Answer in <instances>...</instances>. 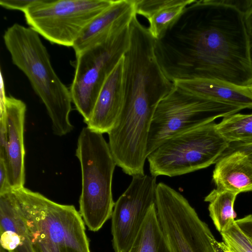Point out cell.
Segmentation results:
<instances>
[{
    "instance_id": "1",
    "label": "cell",
    "mask_w": 252,
    "mask_h": 252,
    "mask_svg": "<svg viewBox=\"0 0 252 252\" xmlns=\"http://www.w3.org/2000/svg\"><path fill=\"white\" fill-rule=\"evenodd\" d=\"M155 52L173 83L211 79L252 86L249 38L235 0H194L155 40Z\"/></svg>"
},
{
    "instance_id": "2",
    "label": "cell",
    "mask_w": 252,
    "mask_h": 252,
    "mask_svg": "<svg viewBox=\"0 0 252 252\" xmlns=\"http://www.w3.org/2000/svg\"><path fill=\"white\" fill-rule=\"evenodd\" d=\"M3 37L13 63L27 77L44 103L54 133L62 136L71 132L73 126L69 119L72 102L70 90L55 72L39 34L30 27L15 23L7 29Z\"/></svg>"
},
{
    "instance_id": "3",
    "label": "cell",
    "mask_w": 252,
    "mask_h": 252,
    "mask_svg": "<svg viewBox=\"0 0 252 252\" xmlns=\"http://www.w3.org/2000/svg\"><path fill=\"white\" fill-rule=\"evenodd\" d=\"M12 192L35 252H91L85 223L73 205L24 187Z\"/></svg>"
},
{
    "instance_id": "4",
    "label": "cell",
    "mask_w": 252,
    "mask_h": 252,
    "mask_svg": "<svg viewBox=\"0 0 252 252\" xmlns=\"http://www.w3.org/2000/svg\"><path fill=\"white\" fill-rule=\"evenodd\" d=\"M76 156L82 176L79 213L89 229L97 231L112 216L115 205L112 184L116 164L102 134L87 126L79 135Z\"/></svg>"
},
{
    "instance_id": "5",
    "label": "cell",
    "mask_w": 252,
    "mask_h": 252,
    "mask_svg": "<svg viewBox=\"0 0 252 252\" xmlns=\"http://www.w3.org/2000/svg\"><path fill=\"white\" fill-rule=\"evenodd\" d=\"M230 143L212 122L173 136L147 156L151 175L174 177L216 163Z\"/></svg>"
},
{
    "instance_id": "6",
    "label": "cell",
    "mask_w": 252,
    "mask_h": 252,
    "mask_svg": "<svg viewBox=\"0 0 252 252\" xmlns=\"http://www.w3.org/2000/svg\"><path fill=\"white\" fill-rule=\"evenodd\" d=\"M242 110L187 93L174 85L155 110L148 134L147 156L173 136Z\"/></svg>"
},
{
    "instance_id": "7",
    "label": "cell",
    "mask_w": 252,
    "mask_h": 252,
    "mask_svg": "<svg viewBox=\"0 0 252 252\" xmlns=\"http://www.w3.org/2000/svg\"><path fill=\"white\" fill-rule=\"evenodd\" d=\"M155 205L159 224L172 252H224L188 200L163 183L158 184Z\"/></svg>"
},
{
    "instance_id": "8",
    "label": "cell",
    "mask_w": 252,
    "mask_h": 252,
    "mask_svg": "<svg viewBox=\"0 0 252 252\" xmlns=\"http://www.w3.org/2000/svg\"><path fill=\"white\" fill-rule=\"evenodd\" d=\"M129 26L76 55L75 74L69 90L72 102L86 124L105 81L128 48Z\"/></svg>"
},
{
    "instance_id": "9",
    "label": "cell",
    "mask_w": 252,
    "mask_h": 252,
    "mask_svg": "<svg viewBox=\"0 0 252 252\" xmlns=\"http://www.w3.org/2000/svg\"><path fill=\"white\" fill-rule=\"evenodd\" d=\"M113 0H35L23 12L30 28L50 42L73 47L86 26Z\"/></svg>"
},
{
    "instance_id": "10",
    "label": "cell",
    "mask_w": 252,
    "mask_h": 252,
    "mask_svg": "<svg viewBox=\"0 0 252 252\" xmlns=\"http://www.w3.org/2000/svg\"><path fill=\"white\" fill-rule=\"evenodd\" d=\"M156 177L144 174L132 177L125 192L115 202L111 233L115 252L131 248L151 207L155 204Z\"/></svg>"
},
{
    "instance_id": "11",
    "label": "cell",
    "mask_w": 252,
    "mask_h": 252,
    "mask_svg": "<svg viewBox=\"0 0 252 252\" xmlns=\"http://www.w3.org/2000/svg\"><path fill=\"white\" fill-rule=\"evenodd\" d=\"M0 111L5 115L7 141L5 166L8 182L12 190L24 187L25 182L24 131L26 105L12 96L1 100Z\"/></svg>"
},
{
    "instance_id": "12",
    "label": "cell",
    "mask_w": 252,
    "mask_h": 252,
    "mask_svg": "<svg viewBox=\"0 0 252 252\" xmlns=\"http://www.w3.org/2000/svg\"><path fill=\"white\" fill-rule=\"evenodd\" d=\"M136 15L135 0H113L82 31L72 47L76 55L122 32Z\"/></svg>"
},
{
    "instance_id": "13",
    "label": "cell",
    "mask_w": 252,
    "mask_h": 252,
    "mask_svg": "<svg viewBox=\"0 0 252 252\" xmlns=\"http://www.w3.org/2000/svg\"><path fill=\"white\" fill-rule=\"evenodd\" d=\"M124 57L102 85L93 112L86 123L91 129L101 134L108 133L115 126L124 103Z\"/></svg>"
},
{
    "instance_id": "14",
    "label": "cell",
    "mask_w": 252,
    "mask_h": 252,
    "mask_svg": "<svg viewBox=\"0 0 252 252\" xmlns=\"http://www.w3.org/2000/svg\"><path fill=\"white\" fill-rule=\"evenodd\" d=\"M174 84L192 94L244 109L252 108V86L211 79L178 81Z\"/></svg>"
},
{
    "instance_id": "15",
    "label": "cell",
    "mask_w": 252,
    "mask_h": 252,
    "mask_svg": "<svg viewBox=\"0 0 252 252\" xmlns=\"http://www.w3.org/2000/svg\"><path fill=\"white\" fill-rule=\"evenodd\" d=\"M212 177L217 189L237 194L252 191V162L240 149L221 157L216 163Z\"/></svg>"
},
{
    "instance_id": "16",
    "label": "cell",
    "mask_w": 252,
    "mask_h": 252,
    "mask_svg": "<svg viewBox=\"0 0 252 252\" xmlns=\"http://www.w3.org/2000/svg\"><path fill=\"white\" fill-rule=\"evenodd\" d=\"M0 234L8 252H35L12 191L0 194Z\"/></svg>"
},
{
    "instance_id": "17",
    "label": "cell",
    "mask_w": 252,
    "mask_h": 252,
    "mask_svg": "<svg viewBox=\"0 0 252 252\" xmlns=\"http://www.w3.org/2000/svg\"><path fill=\"white\" fill-rule=\"evenodd\" d=\"M194 0H135L136 14L149 22L148 30L155 39L160 38Z\"/></svg>"
},
{
    "instance_id": "18",
    "label": "cell",
    "mask_w": 252,
    "mask_h": 252,
    "mask_svg": "<svg viewBox=\"0 0 252 252\" xmlns=\"http://www.w3.org/2000/svg\"><path fill=\"white\" fill-rule=\"evenodd\" d=\"M130 250L131 252H172L159 224L155 204L150 208Z\"/></svg>"
},
{
    "instance_id": "19",
    "label": "cell",
    "mask_w": 252,
    "mask_h": 252,
    "mask_svg": "<svg viewBox=\"0 0 252 252\" xmlns=\"http://www.w3.org/2000/svg\"><path fill=\"white\" fill-rule=\"evenodd\" d=\"M238 194L215 189L204 198L209 203V215L216 229L220 233L235 222L234 204Z\"/></svg>"
},
{
    "instance_id": "20",
    "label": "cell",
    "mask_w": 252,
    "mask_h": 252,
    "mask_svg": "<svg viewBox=\"0 0 252 252\" xmlns=\"http://www.w3.org/2000/svg\"><path fill=\"white\" fill-rule=\"evenodd\" d=\"M221 136L229 143L252 144V113H235L222 118L216 124Z\"/></svg>"
},
{
    "instance_id": "21",
    "label": "cell",
    "mask_w": 252,
    "mask_h": 252,
    "mask_svg": "<svg viewBox=\"0 0 252 252\" xmlns=\"http://www.w3.org/2000/svg\"><path fill=\"white\" fill-rule=\"evenodd\" d=\"M220 234L230 252H252V243L235 222Z\"/></svg>"
},
{
    "instance_id": "22",
    "label": "cell",
    "mask_w": 252,
    "mask_h": 252,
    "mask_svg": "<svg viewBox=\"0 0 252 252\" xmlns=\"http://www.w3.org/2000/svg\"><path fill=\"white\" fill-rule=\"evenodd\" d=\"M237 5L243 13L252 58V0H237Z\"/></svg>"
},
{
    "instance_id": "23",
    "label": "cell",
    "mask_w": 252,
    "mask_h": 252,
    "mask_svg": "<svg viewBox=\"0 0 252 252\" xmlns=\"http://www.w3.org/2000/svg\"><path fill=\"white\" fill-rule=\"evenodd\" d=\"M35 0H0V5L4 8L24 12Z\"/></svg>"
},
{
    "instance_id": "24",
    "label": "cell",
    "mask_w": 252,
    "mask_h": 252,
    "mask_svg": "<svg viewBox=\"0 0 252 252\" xmlns=\"http://www.w3.org/2000/svg\"><path fill=\"white\" fill-rule=\"evenodd\" d=\"M8 180L5 166L3 161L0 159V194L12 191Z\"/></svg>"
},
{
    "instance_id": "25",
    "label": "cell",
    "mask_w": 252,
    "mask_h": 252,
    "mask_svg": "<svg viewBox=\"0 0 252 252\" xmlns=\"http://www.w3.org/2000/svg\"><path fill=\"white\" fill-rule=\"evenodd\" d=\"M235 223L246 234L252 236V215L235 220Z\"/></svg>"
},
{
    "instance_id": "26",
    "label": "cell",
    "mask_w": 252,
    "mask_h": 252,
    "mask_svg": "<svg viewBox=\"0 0 252 252\" xmlns=\"http://www.w3.org/2000/svg\"><path fill=\"white\" fill-rule=\"evenodd\" d=\"M237 148L244 151L252 162V144L247 145L238 144Z\"/></svg>"
},
{
    "instance_id": "27",
    "label": "cell",
    "mask_w": 252,
    "mask_h": 252,
    "mask_svg": "<svg viewBox=\"0 0 252 252\" xmlns=\"http://www.w3.org/2000/svg\"><path fill=\"white\" fill-rule=\"evenodd\" d=\"M0 252H7V251L6 250L4 249L2 247H1L0 246Z\"/></svg>"
},
{
    "instance_id": "28",
    "label": "cell",
    "mask_w": 252,
    "mask_h": 252,
    "mask_svg": "<svg viewBox=\"0 0 252 252\" xmlns=\"http://www.w3.org/2000/svg\"><path fill=\"white\" fill-rule=\"evenodd\" d=\"M224 252H230L228 250V249H227V248L226 247V245H225V249Z\"/></svg>"
},
{
    "instance_id": "29",
    "label": "cell",
    "mask_w": 252,
    "mask_h": 252,
    "mask_svg": "<svg viewBox=\"0 0 252 252\" xmlns=\"http://www.w3.org/2000/svg\"><path fill=\"white\" fill-rule=\"evenodd\" d=\"M128 252H131L130 251V250H129Z\"/></svg>"
}]
</instances>
